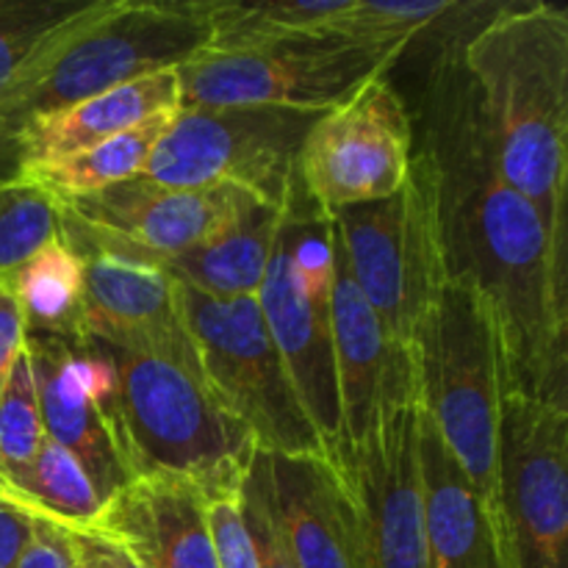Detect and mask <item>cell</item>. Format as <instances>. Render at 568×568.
<instances>
[{"label":"cell","instance_id":"4316f807","mask_svg":"<svg viewBox=\"0 0 568 568\" xmlns=\"http://www.w3.org/2000/svg\"><path fill=\"white\" fill-rule=\"evenodd\" d=\"M460 9L464 3L455 0H347L327 33L369 48L405 50L422 31Z\"/></svg>","mask_w":568,"mask_h":568},{"label":"cell","instance_id":"ffe728a7","mask_svg":"<svg viewBox=\"0 0 568 568\" xmlns=\"http://www.w3.org/2000/svg\"><path fill=\"white\" fill-rule=\"evenodd\" d=\"M264 458L272 499L297 566L355 568L358 508L342 466L325 455L264 453Z\"/></svg>","mask_w":568,"mask_h":568},{"label":"cell","instance_id":"484cf974","mask_svg":"<svg viewBox=\"0 0 568 568\" xmlns=\"http://www.w3.org/2000/svg\"><path fill=\"white\" fill-rule=\"evenodd\" d=\"M211 26V48H247L281 39L327 33L333 17L347 0H277V3H236L203 0Z\"/></svg>","mask_w":568,"mask_h":568},{"label":"cell","instance_id":"836d02e7","mask_svg":"<svg viewBox=\"0 0 568 568\" xmlns=\"http://www.w3.org/2000/svg\"><path fill=\"white\" fill-rule=\"evenodd\" d=\"M22 349H26V322L9 288L0 283V392Z\"/></svg>","mask_w":568,"mask_h":568},{"label":"cell","instance_id":"ac0fdd59","mask_svg":"<svg viewBox=\"0 0 568 568\" xmlns=\"http://www.w3.org/2000/svg\"><path fill=\"white\" fill-rule=\"evenodd\" d=\"M419 494L427 568H510L503 525L419 408Z\"/></svg>","mask_w":568,"mask_h":568},{"label":"cell","instance_id":"52a82bcc","mask_svg":"<svg viewBox=\"0 0 568 568\" xmlns=\"http://www.w3.org/2000/svg\"><path fill=\"white\" fill-rule=\"evenodd\" d=\"M347 275L397 342L414 347L422 322L447 283L436 172L414 153L397 194L327 216Z\"/></svg>","mask_w":568,"mask_h":568},{"label":"cell","instance_id":"7c38bea8","mask_svg":"<svg viewBox=\"0 0 568 568\" xmlns=\"http://www.w3.org/2000/svg\"><path fill=\"white\" fill-rule=\"evenodd\" d=\"M258 203L264 200L236 186L170 189L131 178L59 203L61 239L78 255L161 264L211 242Z\"/></svg>","mask_w":568,"mask_h":568},{"label":"cell","instance_id":"9a60e30c","mask_svg":"<svg viewBox=\"0 0 568 568\" xmlns=\"http://www.w3.org/2000/svg\"><path fill=\"white\" fill-rule=\"evenodd\" d=\"M419 405L383 416L342 471L358 508L355 568H427L419 494Z\"/></svg>","mask_w":568,"mask_h":568},{"label":"cell","instance_id":"e575fe53","mask_svg":"<svg viewBox=\"0 0 568 568\" xmlns=\"http://www.w3.org/2000/svg\"><path fill=\"white\" fill-rule=\"evenodd\" d=\"M31 536V516L0 497V568H14Z\"/></svg>","mask_w":568,"mask_h":568},{"label":"cell","instance_id":"5bb4252c","mask_svg":"<svg viewBox=\"0 0 568 568\" xmlns=\"http://www.w3.org/2000/svg\"><path fill=\"white\" fill-rule=\"evenodd\" d=\"M44 436L78 460L103 505L133 477L116 419L114 369L100 344L26 333Z\"/></svg>","mask_w":568,"mask_h":568},{"label":"cell","instance_id":"2e32d148","mask_svg":"<svg viewBox=\"0 0 568 568\" xmlns=\"http://www.w3.org/2000/svg\"><path fill=\"white\" fill-rule=\"evenodd\" d=\"M331 327L344 458V453L358 447L381 425L383 416L419 405V372H416L414 347L397 342L377 320L364 294L355 288L336 242H333Z\"/></svg>","mask_w":568,"mask_h":568},{"label":"cell","instance_id":"5b68a950","mask_svg":"<svg viewBox=\"0 0 568 568\" xmlns=\"http://www.w3.org/2000/svg\"><path fill=\"white\" fill-rule=\"evenodd\" d=\"M414 353L422 414L497 514L494 458L508 375L497 322L469 281L447 277Z\"/></svg>","mask_w":568,"mask_h":568},{"label":"cell","instance_id":"d6a6232c","mask_svg":"<svg viewBox=\"0 0 568 568\" xmlns=\"http://www.w3.org/2000/svg\"><path fill=\"white\" fill-rule=\"evenodd\" d=\"M64 530L78 568H142L122 544L100 532L98 527H78V530L64 527Z\"/></svg>","mask_w":568,"mask_h":568},{"label":"cell","instance_id":"44dd1931","mask_svg":"<svg viewBox=\"0 0 568 568\" xmlns=\"http://www.w3.org/2000/svg\"><path fill=\"white\" fill-rule=\"evenodd\" d=\"M172 109H181L178 70L153 72V75L125 83V87L81 100L70 109L37 116V120L26 122L0 150V181L11 178L22 166L44 164V161L64 159V155L94 148V144L131 131L139 122Z\"/></svg>","mask_w":568,"mask_h":568},{"label":"cell","instance_id":"e0dca14e","mask_svg":"<svg viewBox=\"0 0 568 568\" xmlns=\"http://www.w3.org/2000/svg\"><path fill=\"white\" fill-rule=\"evenodd\" d=\"M81 258V338L120 353L170 361L200 377L175 277L161 266L114 255L94 253Z\"/></svg>","mask_w":568,"mask_h":568},{"label":"cell","instance_id":"1f68e13d","mask_svg":"<svg viewBox=\"0 0 568 568\" xmlns=\"http://www.w3.org/2000/svg\"><path fill=\"white\" fill-rule=\"evenodd\" d=\"M14 568H78L64 527L42 516H31V536Z\"/></svg>","mask_w":568,"mask_h":568},{"label":"cell","instance_id":"cb8c5ba5","mask_svg":"<svg viewBox=\"0 0 568 568\" xmlns=\"http://www.w3.org/2000/svg\"><path fill=\"white\" fill-rule=\"evenodd\" d=\"M20 308L26 333H44L67 342L81 338L83 258L64 242L44 244L37 255L0 277Z\"/></svg>","mask_w":568,"mask_h":568},{"label":"cell","instance_id":"7a4b0ae2","mask_svg":"<svg viewBox=\"0 0 568 568\" xmlns=\"http://www.w3.org/2000/svg\"><path fill=\"white\" fill-rule=\"evenodd\" d=\"M497 170L541 214L568 261V14L560 6H503L460 37Z\"/></svg>","mask_w":568,"mask_h":568},{"label":"cell","instance_id":"f1b7e54d","mask_svg":"<svg viewBox=\"0 0 568 568\" xmlns=\"http://www.w3.org/2000/svg\"><path fill=\"white\" fill-rule=\"evenodd\" d=\"M239 514H242L244 532H247L250 549H253L258 568H300L294 558L288 538L283 532L281 516H277L275 499H272L270 475H266L264 453H255L242 488H239Z\"/></svg>","mask_w":568,"mask_h":568},{"label":"cell","instance_id":"9c48e42d","mask_svg":"<svg viewBox=\"0 0 568 568\" xmlns=\"http://www.w3.org/2000/svg\"><path fill=\"white\" fill-rule=\"evenodd\" d=\"M181 305L197 353L200 381L233 419L253 433L258 449L331 458L294 392L258 300H214L181 286Z\"/></svg>","mask_w":568,"mask_h":568},{"label":"cell","instance_id":"3957f363","mask_svg":"<svg viewBox=\"0 0 568 568\" xmlns=\"http://www.w3.org/2000/svg\"><path fill=\"white\" fill-rule=\"evenodd\" d=\"M209 44L203 0H89L0 89V150L26 122L178 70Z\"/></svg>","mask_w":568,"mask_h":568},{"label":"cell","instance_id":"7402d4cb","mask_svg":"<svg viewBox=\"0 0 568 568\" xmlns=\"http://www.w3.org/2000/svg\"><path fill=\"white\" fill-rule=\"evenodd\" d=\"M283 225V205L258 203L211 242L161 261V270L181 286L214 300L258 297Z\"/></svg>","mask_w":568,"mask_h":568},{"label":"cell","instance_id":"6da1fadb","mask_svg":"<svg viewBox=\"0 0 568 568\" xmlns=\"http://www.w3.org/2000/svg\"><path fill=\"white\" fill-rule=\"evenodd\" d=\"M422 150L436 172L447 277L469 281L491 308L508 394L568 405V261L536 205L499 175L455 37L427 72Z\"/></svg>","mask_w":568,"mask_h":568},{"label":"cell","instance_id":"d590c367","mask_svg":"<svg viewBox=\"0 0 568 568\" xmlns=\"http://www.w3.org/2000/svg\"><path fill=\"white\" fill-rule=\"evenodd\" d=\"M75 566H78V564H75Z\"/></svg>","mask_w":568,"mask_h":568},{"label":"cell","instance_id":"8fae6325","mask_svg":"<svg viewBox=\"0 0 568 568\" xmlns=\"http://www.w3.org/2000/svg\"><path fill=\"white\" fill-rule=\"evenodd\" d=\"M414 164V120L388 72L322 111L297 150V181L325 216L386 200Z\"/></svg>","mask_w":568,"mask_h":568},{"label":"cell","instance_id":"83f0119b","mask_svg":"<svg viewBox=\"0 0 568 568\" xmlns=\"http://www.w3.org/2000/svg\"><path fill=\"white\" fill-rule=\"evenodd\" d=\"M61 239V205L22 178L0 181V277Z\"/></svg>","mask_w":568,"mask_h":568},{"label":"cell","instance_id":"ba28073f","mask_svg":"<svg viewBox=\"0 0 568 568\" xmlns=\"http://www.w3.org/2000/svg\"><path fill=\"white\" fill-rule=\"evenodd\" d=\"M399 53L403 50L369 48L333 33L247 48L209 44L178 67L181 105L322 114L388 72Z\"/></svg>","mask_w":568,"mask_h":568},{"label":"cell","instance_id":"4dcf8cb0","mask_svg":"<svg viewBox=\"0 0 568 568\" xmlns=\"http://www.w3.org/2000/svg\"><path fill=\"white\" fill-rule=\"evenodd\" d=\"M205 514H209L211 538H214L220 568H258L253 549H250L247 532H244L242 514H239V497L209 499Z\"/></svg>","mask_w":568,"mask_h":568},{"label":"cell","instance_id":"277c9868","mask_svg":"<svg viewBox=\"0 0 568 568\" xmlns=\"http://www.w3.org/2000/svg\"><path fill=\"white\" fill-rule=\"evenodd\" d=\"M103 349L114 369L116 419L133 477H181L205 499L239 497L258 453L253 433L183 366Z\"/></svg>","mask_w":568,"mask_h":568},{"label":"cell","instance_id":"d6986e66","mask_svg":"<svg viewBox=\"0 0 568 568\" xmlns=\"http://www.w3.org/2000/svg\"><path fill=\"white\" fill-rule=\"evenodd\" d=\"M205 503L200 488L181 477H136L103 505L94 527L142 568H220Z\"/></svg>","mask_w":568,"mask_h":568},{"label":"cell","instance_id":"4fadbf2b","mask_svg":"<svg viewBox=\"0 0 568 568\" xmlns=\"http://www.w3.org/2000/svg\"><path fill=\"white\" fill-rule=\"evenodd\" d=\"M494 488L510 568H568V405L505 394Z\"/></svg>","mask_w":568,"mask_h":568},{"label":"cell","instance_id":"30bf717a","mask_svg":"<svg viewBox=\"0 0 568 568\" xmlns=\"http://www.w3.org/2000/svg\"><path fill=\"white\" fill-rule=\"evenodd\" d=\"M316 116L181 105L139 178L170 189L236 186L283 205L297 186V150Z\"/></svg>","mask_w":568,"mask_h":568},{"label":"cell","instance_id":"603a6c76","mask_svg":"<svg viewBox=\"0 0 568 568\" xmlns=\"http://www.w3.org/2000/svg\"><path fill=\"white\" fill-rule=\"evenodd\" d=\"M175 111L178 109L161 111V114L133 125L131 131L116 133V136L105 139V142L94 144L89 150H81V153L44 161V164L22 166L11 178L37 183L44 192L53 194L59 203L87 197V194L103 192V189L116 186V183L131 181V178H139L144 172L155 144L166 133Z\"/></svg>","mask_w":568,"mask_h":568},{"label":"cell","instance_id":"d4e9b609","mask_svg":"<svg viewBox=\"0 0 568 568\" xmlns=\"http://www.w3.org/2000/svg\"><path fill=\"white\" fill-rule=\"evenodd\" d=\"M0 497L22 514L42 516L61 527H94L103 514V499L67 449L44 438L28 464L0 469Z\"/></svg>","mask_w":568,"mask_h":568},{"label":"cell","instance_id":"8992f818","mask_svg":"<svg viewBox=\"0 0 568 568\" xmlns=\"http://www.w3.org/2000/svg\"><path fill=\"white\" fill-rule=\"evenodd\" d=\"M333 231L305 192L283 203V225L258 288L266 331L333 464L342 466V408L331 327Z\"/></svg>","mask_w":568,"mask_h":568},{"label":"cell","instance_id":"f546056e","mask_svg":"<svg viewBox=\"0 0 568 568\" xmlns=\"http://www.w3.org/2000/svg\"><path fill=\"white\" fill-rule=\"evenodd\" d=\"M89 0H0V89L31 50Z\"/></svg>","mask_w":568,"mask_h":568}]
</instances>
